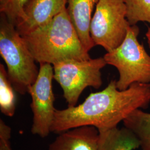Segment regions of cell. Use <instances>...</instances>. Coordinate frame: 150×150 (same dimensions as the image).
Returning <instances> with one entry per match:
<instances>
[{
    "instance_id": "obj_1",
    "label": "cell",
    "mask_w": 150,
    "mask_h": 150,
    "mask_svg": "<svg viewBox=\"0 0 150 150\" xmlns=\"http://www.w3.org/2000/svg\"><path fill=\"white\" fill-rule=\"evenodd\" d=\"M112 80L102 91L91 93L79 105L56 110L51 132L59 134L76 127L91 126L98 131L117 127L137 109L150 103V83H134L125 90H118Z\"/></svg>"
},
{
    "instance_id": "obj_2",
    "label": "cell",
    "mask_w": 150,
    "mask_h": 150,
    "mask_svg": "<svg viewBox=\"0 0 150 150\" xmlns=\"http://www.w3.org/2000/svg\"><path fill=\"white\" fill-rule=\"evenodd\" d=\"M36 62L54 64L91 57L71 20L67 8L51 21L22 36Z\"/></svg>"
},
{
    "instance_id": "obj_3",
    "label": "cell",
    "mask_w": 150,
    "mask_h": 150,
    "mask_svg": "<svg viewBox=\"0 0 150 150\" xmlns=\"http://www.w3.org/2000/svg\"><path fill=\"white\" fill-rule=\"evenodd\" d=\"M0 54L5 62L8 79L15 90L25 95L36 80L39 69L16 26L1 13Z\"/></svg>"
},
{
    "instance_id": "obj_4",
    "label": "cell",
    "mask_w": 150,
    "mask_h": 150,
    "mask_svg": "<svg viewBox=\"0 0 150 150\" xmlns=\"http://www.w3.org/2000/svg\"><path fill=\"white\" fill-rule=\"evenodd\" d=\"M139 33L137 25L131 26L121 45L103 57L107 64L118 71L116 85L120 90L134 83H150V56L138 40Z\"/></svg>"
},
{
    "instance_id": "obj_5",
    "label": "cell",
    "mask_w": 150,
    "mask_h": 150,
    "mask_svg": "<svg viewBox=\"0 0 150 150\" xmlns=\"http://www.w3.org/2000/svg\"><path fill=\"white\" fill-rule=\"evenodd\" d=\"M107 64L103 57L86 60L67 59L53 65L54 79L61 87L68 107L77 105L88 87L98 89L102 85L101 70Z\"/></svg>"
},
{
    "instance_id": "obj_6",
    "label": "cell",
    "mask_w": 150,
    "mask_h": 150,
    "mask_svg": "<svg viewBox=\"0 0 150 150\" xmlns=\"http://www.w3.org/2000/svg\"><path fill=\"white\" fill-rule=\"evenodd\" d=\"M126 13L124 0H99L90 23V35L95 46L110 52L121 45L131 26Z\"/></svg>"
},
{
    "instance_id": "obj_7",
    "label": "cell",
    "mask_w": 150,
    "mask_h": 150,
    "mask_svg": "<svg viewBox=\"0 0 150 150\" xmlns=\"http://www.w3.org/2000/svg\"><path fill=\"white\" fill-rule=\"evenodd\" d=\"M54 67L50 64H40L35 82L28 88L32 102L33 113L31 132L42 138L48 136L56 109L54 107V96L52 88Z\"/></svg>"
},
{
    "instance_id": "obj_8",
    "label": "cell",
    "mask_w": 150,
    "mask_h": 150,
    "mask_svg": "<svg viewBox=\"0 0 150 150\" xmlns=\"http://www.w3.org/2000/svg\"><path fill=\"white\" fill-rule=\"evenodd\" d=\"M68 0H28L25 6V20L16 26L23 36L51 21L64 10Z\"/></svg>"
},
{
    "instance_id": "obj_9",
    "label": "cell",
    "mask_w": 150,
    "mask_h": 150,
    "mask_svg": "<svg viewBox=\"0 0 150 150\" xmlns=\"http://www.w3.org/2000/svg\"><path fill=\"white\" fill-rule=\"evenodd\" d=\"M98 129L84 126L59 134L48 150H98Z\"/></svg>"
},
{
    "instance_id": "obj_10",
    "label": "cell",
    "mask_w": 150,
    "mask_h": 150,
    "mask_svg": "<svg viewBox=\"0 0 150 150\" xmlns=\"http://www.w3.org/2000/svg\"><path fill=\"white\" fill-rule=\"evenodd\" d=\"M99 0H68L67 10L85 48L89 51L95 45L90 35L94 7Z\"/></svg>"
},
{
    "instance_id": "obj_11",
    "label": "cell",
    "mask_w": 150,
    "mask_h": 150,
    "mask_svg": "<svg viewBox=\"0 0 150 150\" xmlns=\"http://www.w3.org/2000/svg\"><path fill=\"white\" fill-rule=\"evenodd\" d=\"M139 147V139L125 126L98 131V150H134Z\"/></svg>"
},
{
    "instance_id": "obj_12",
    "label": "cell",
    "mask_w": 150,
    "mask_h": 150,
    "mask_svg": "<svg viewBox=\"0 0 150 150\" xmlns=\"http://www.w3.org/2000/svg\"><path fill=\"white\" fill-rule=\"evenodd\" d=\"M124 126L134 132L142 150H150V113L137 109L123 121Z\"/></svg>"
},
{
    "instance_id": "obj_13",
    "label": "cell",
    "mask_w": 150,
    "mask_h": 150,
    "mask_svg": "<svg viewBox=\"0 0 150 150\" xmlns=\"http://www.w3.org/2000/svg\"><path fill=\"white\" fill-rule=\"evenodd\" d=\"M14 88L8 79L4 65L0 64V110L4 115L12 117L16 110Z\"/></svg>"
},
{
    "instance_id": "obj_14",
    "label": "cell",
    "mask_w": 150,
    "mask_h": 150,
    "mask_svg": "<svg viewBox=\"0 0 150 150\" xmlns=\"http://www.w3.org/2000/svg\"><path fill=\"white\" fill-rule=\"evenodd\" d=\"M126 18L131 26L139 22L150 23V0H124Z\"/></svg>"
},
{
    "instance_id": "obj_15",
    "label": "cell",
    "mask_w": 150,
    "mask_h": 150,
    "mask_svg": "<svg viewBox=\"0 0 150 150\" xmlns=\"http://www.w3.org/2000/svg\"><path fill=\"white\" fill-rule=\"evenodd\" d=\"M28 0H0V12L15 26L26 18L24 7Z\"/></svg>"
},
{
    "instance_id": "obj_16",
    "label": "cell",
    "mask_w": 150,
    "mask_h": 150,
    "mask_svg": "<svg viewBox=\"0 0 150 150\" xmlns=\"http://www.w3.org/2000/svg\"><path fill=\"white\" fill-rule=\"evenodd\" d=\"M11 137V128L0 120V150H12L10 139Z\"/></svg>"
},
{
    "instance_id": "obj_17",
    "label": "cell",
    "mask_w": 150,
    "mask_h": 150,
    "mask_svg": "<svg viewBox=\"0 0 150 150\" xmlns=\"http://www.w3.org/2000/svg\"><path fill=\"white\" fill-rule=\"evenodd\" d=\"M146 37L147 40V43L149 45V46L150 48V27H148L147 31L146 33Z\"/></svg>"
}]
</instances>
